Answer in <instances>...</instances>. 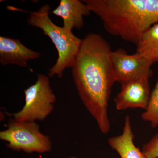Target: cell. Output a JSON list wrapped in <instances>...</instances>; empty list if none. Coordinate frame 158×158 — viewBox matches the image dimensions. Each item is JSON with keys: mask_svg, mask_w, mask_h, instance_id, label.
Masks as SVG:
<instances>
[{"mask_svg": "<svg viewBox=\"0 0 158 158\" xmlns=\"http://www.w3.org/2000/svg\"><path fill=\"white\" fill-rule=\"evenodd\" d=\"M112 52L101 35L90 33L82 40L71 67L80 98L104 134L110 130L108 105L116 82Z\"/></svg>", "mask_w": 158, "mask_h": 158, "instance_id": "1", "label": "cell"}, {"mask_svg": "<svg viewBox=\"0 0 158 158\" xmlns=\"http://www.w3.org/2000/svg\"><path fill=\"white\" fill-rule=\"evenodd\" d=\"M107 32L138 44L144 32L158 22V0H85Z\"/></svg>", "mask_w": 158, "mask_h": 158, "instance_id": "2", "label": "cell"}, {"mask_svg": "<svg viewBox=\"0 0 158 158\" xmlns=\"http://www.w3.org/2000/svg\"><path fill=\"white\" fill-rule=\"evenodd\" d=\"M50 10L49 5L46 4L38 11L30 12L28 23L41 29L44 34L49 37L54 44L58 58L55 65L49 69L48 75L57 76L61 78L64 70L71 68L82 40L75 36L71 31L55 24L49 16Z\"/></svg>", "mask_w": 158, "mask_h": 158, "instance_id": "3", "label": "cell"}, {"mask_svg": "<svg viewBox=\"0 0 158 158\" xmlns=\"http://www.w3.org/2000/svg\"><path fill=\"white\" fill-rule=\"evenodd\" d=\"M25 104L19 112L11 114L19 122L44 120L52 113L56 103V95L51 88L48 77L37 75L34 85L24 90Z\"/></svg>", "mask_w": 158, "mask_h": 158, "instance_id": "4", "label": "cell"}, {"mask_svg": "<svg viewBox=\"0 0 158 158\" xmlns=\"http://www.w3.org/2000/svg\"><path fill=\"white\" fill-rule=\"evenodd\" d=\"M0 139L7 142L10 149L27 153H45L52 149L49 137L40 132L35 122H19L10 119L7 129L0 132Z\"/></svg>", "mask_w": 158, "mask_h": 158, "instance_id": "5", "label": "cell"}, {"mask_svg": "<svg viewBox=\"0 0 158 158\" xmlns=\"http://www.w3.org/2000/svg\"><path fill=\"white\" fill-rule=\"evenodd\" d=\"M111 58L116 82L121 85L152 76L151 67L153 63L138 53L130 55L123 50L118 49L112 51Z\"/></svg>", "mask_w": 158, "mask_h": 158, "instance_id": "6", "label": "cell"}, {"mask_svg": "<svg viewBox=\"0 0 158 158\" xmlns=\"http://www.w3.org/2000/svg\"><path fill=\"white\" fill-rule=\"evenodd\" d=\"M149 78L144 77L121 85L120 92L114 98L118 110L132 108L147 109L151 93Z\"/></svg>", "mask_w": 158, "mask_h": 158, "instance_id": "7", "label": "cell"}, {"mask_svg": "<svg viewBox=\"0 0 158 158\" xmlns=\"http://www.w3.org/2000/svg\"><path fill=\"white\" fill-rule=\"evenodd\" d=\"M40 56V53L28 48L19 40L0 37V63L3 66L12 64L28 67L29 60L38 59Z\"/></svg>", "mask_w": 158, "mask_h": 158, "instance_id": "8", "label": "cell"}, {"mask_svg": "<svg viewBox=\"0 0 158 158\" xmlns=\"http://www.w3.org/2000/svg\"><path fill=\"white\" fill-rule=\"evenodd\" d=\"M52 13L62 18L63 27L72 31L73 28L80 30L84 27V17L89 15L90 11L82 1L61 0Z\"/></svg>", "mask_w": 158, "mask_h": 158, "instance_id": "9", "label": "cell"}, {"mask_svg": "<svg viewBox=\"0 0 158 158\" xmlns=\"http://www.w3.org/2000/svg\"><path fill=\"white\" fill-rule=\"evenodd\" d=\"M133 133L129 116L125 118L123 132L119 136L109 138L108 144L116 151L120 158H147L142 151L134 144Z\"/></svg>", "mask_w": 158, "mask_h": 158, "instance_id": "10", "label": "cell"}, {"mask_svg": "<svg viewBox=\"0 0 158 158\" xmlns=\"http://www.w3.org/2000/svg\"><path fill=\"white\" fill-rule=\"evenodd\" d=\"M136 46V52L153 63L158 62V22L144 32Z\"/></svg>", "mask_w": 158, "mask_h": 158, "instance_id": "11", "label": "cell"}, {"mask_svg": "<svg viewBox=\"0 0 158 158\" xmlns=\"http://www.w3.org/2000/svg\"><path fill=\"white\" fill-rule=\"evenodd\" d=\"M141 117L144 121L150 123L153 128L158 126V81L151 93L147 109Z\"/></svg>", "mask_w": 158, "mask_h": 158, "instance_id": "12", "label": "cell"}, {"mask_svg": "<svg viewBox=\"0 0 158 158\" xmlns=\"http://www.w3.org/2000/svg\"><path fill=\"white\" fill-rule=\"evenodd\" d=\"M142 152L147 158H158V134L144 144Z\"/></svg>", "mask_w": 158, "mask_h": 158, "instance_id": "13", "label": "cell"}, {"mask_svg": "<svg viewBox=\"0 0 158 158\" xmlns=\"http://www.w3.org/2000/svg\"><path fill=\"white\" fill-rule=\"evenodd\" d=\"M68 158H77L76 157L74 156H72L69 157Z\"/></svg>", "mask_w": 158, "mask_h": 158, "instance_id": "14", "label": "cell"}]
</instances>
